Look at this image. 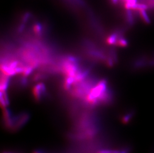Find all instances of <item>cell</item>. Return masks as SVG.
<instances>
[{"label": "cell", "instance_id": "cell-1", "mask_svg": "<svg viewBox=\"0 0 154 153\" xmlns=\"http://www.w3.org/2000/svg\"><path fill=\"white\" fill-rule=\"evenodd\" d=\"M32 96L37 101H40L46 93V87L45 85L40 82L34 86L32 90Z\"/></svg>", "mask_w": 154, "mask_h": 153}, {"label": "cell", "instance_id": "cell-2", "mask_svg": "<svg viewBox=\"0 0 154 153\" xmlns=\"http://www.w3.org/2000/svg\"><path fill=\"white\" fill-rule=\"evenodd\" d=\"M29 115L25 113L19 116L17 120H16L15 121L13 122L12 130L15 131L20 128L24 125V124L27 122L29 119Z\"/></svg>", "mask_w": 154, "mask_h": 153}, {"label": "cell", "instance_id": "cell-3", "mask_svg": "<svg viewBox=\"0 0 154 153\" xmlns=\"http://www.w3.org/2000/svg\"><path fill=\"white\" fill-rule=\"evenodd\" d=\"M9 77L6 74L1 72V91H7L9 84Z\"/></svg>", "mask_w": 154, "mask_h": 153}, {"label": "cell", "instance_id": "cell-4", "mask_svg": "<svg viewBox=\"0 0 154 153\" xmlns=\"http://www.w3.org/2000/svg\"><path fill=\"white\" fill-rule=\"evenodd\" d=\"M1 103L3 108H7L8 105V96L7 91H1Z\"/></svg>", "mask_w": 154, "mask_h": 153}, {"label": "cell", "instance_id": "cell-5", "mask_svg": "<svg viewBox=\"0 0 154 153\" xmlns=\"http://www.w3.org/2000/svg\"><path fill=\"white\" fill-rule=\"evenodd\" d=\"M42 27L40 24H36L33 26V32L37 36H41L42 34Z\"/></svg>", "mask_w": 154, "mask_h": 153}, {"label": "cell", "instance_id": "cell-6", "mask_svg": "<svg viewBox=\"0 0 154 153\" xmlns=\"http://www.w3.org/2000/svg\"><path fill=\"white\" fill-rule=\"evenodd\" d=\"M132 115L131 113H128L126 115H124L123 116L121 117V121L124 124H126L129 123V122L131 121V120L132 117Z\"/></svg>", "mask_w": 154, "mask_h": 153}, {"label": "cell", "instance_id": "cell-7", "mask_svg": "<svg viewBox=\"0 0 154 153\" xmlns=\"http://www.w3.org/2000/svg\"><path fill=\"white\" fill-rule=\"evenodd\" d=\"M119 0H112V2L113 3H114V4H116L118 2Z\"/></svg>", "mask_w": 154, "mask_h": 153}, {"label": "cell", "instance_id": "cell-8", "mask_svg": "<svg viewBox=\"0 0 154 153\" xmlns=\"http://www.w3.org/2000/svg\"><path fill=\"white\" fill-rule=\"evenodd\" d=\"M123 1H124L125 2H126V1H127L128 0H123Z\"/></svg>", "mask_w": 154, "mask_h": 153}]
</instances>
